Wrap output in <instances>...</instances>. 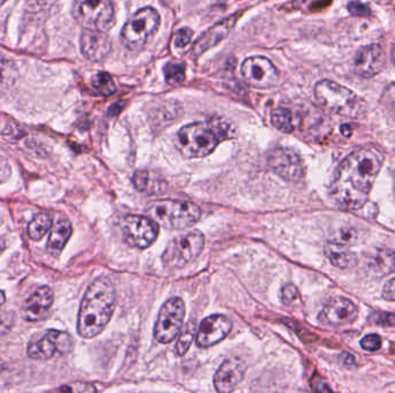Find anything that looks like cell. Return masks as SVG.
<instances>
[{"label":"cell","instance_id":"1","mask_svg":"<svg viewBox=\"0 0 395 393\" xmlns=\"http://www.w3.org/2000/svg\"><path fill=\"white\" fill-rule=\"evenodd\" d=\"M382 158L373 149H358L341 161L330 184V197L340 209L360 210L382 170Z\"/></svg>","mask_w":395,"mask_h":393},{"label":"cell","instance_id":"2","mask_svg":"<svg viewBox=\"0 0 395 393\" xmlns=\"http://www.w3.org/2000/svg\"><path fill=\"white\" fill-rule=\"evenodd\" d=\"M114 285L100 277L88 287L79 312L78 332L84 338H94L103 331L114 314L116 302Z\"/></svg>","mask_w":395,"mask_h":393},{"label":"cell","instance_id":"3","mask_svg":"<svg viewBox=\"0 0 395 393\" xmlns=\"http://www.w3.org/2000/svg\"><path fill=\"white\" fill-rule=\"evenodd\" d=\"M314 96L325 110L339 116L357 118L366 110L362 97L334 81H319L314 87Z\"/></svg>","mask_w":395,"mask_h":393},{"label":"cell","instance_id":"4","mask_svg":"<svg viewBox=\"0 0 395 393\" xmlns=\"http://www.w3.org/2000/svg\"><path fill=\"white\" fill-rule=\"evenodd\" d=\"M147 217L169 229H184L200 220L201 210L188 201L161 200L153 202L146 210Z\"/></svg>","mask_w":395,"mask_h":393},{"label":"cell","instance_id":"5","mask_svg":"<svg viewBox=\"0 0 395 393\" xmlns=\"http://www.w3.org/2000/svg\"><path fill=\"white\" fill-rule=\"evenodd\" d=\"M220 142L214 127L207 123H193L181 127L176 145L185 158L206 157Z\"/></svg>","mask_w":395,"mask_h":393},{"label":"cell","instance_id":"6","mask_svg":"<svg viewBox=\"0 0 395 393\" xmlns=\"http://www.w3.org/2000/svg\"><path fill=\"white\" fill-rule=\"evenodd\" d=\"M161 18L155 8L143 7L127 20L122 29V42L131 51H139L159 29Z\"/></svg>","mask_w":395,"mask_h":393},{"label":"cell","instance_id":"7","mask_svg":"<svg viewBox=\"0 0 395 393\" xmlns=\"http://www.w3.org/2000/svg\"><path fill=\"white\" fill-rule=\"evenodd\" d=\"M205 246V237L200 231L185 233L169 242L162 255V262L169 269H179L195 261Z\"/></svg>","mask_w":395,"mask_h":393},{"label":"cell","instance_id":"8","mask_svg":"<svg viewBox=\"0 0 395 393\" xmlns=\"http://www.w3.org/2000/svg\"><path fill=\"white\" fill-rule=\"evenodd\" d=\"M73 16L86 30L105 34L115 25V7L110 1H75Z\"/></svg>","mask_w":395,"mask_h":393},{"label":"cell","instance_id":"9","mask_svg":"<svg viewBox=\"0 0 395 393\" xmlns=\"http://www.w3.org/2000/svg\"><path fill=\"white\" fill-rule=\"evenodd\" d=\"M185 303L179 298H172L163 305L155 324V338L161 344L171 342L183 329Z\"/></svg>","mask_w":395,"mask_h":393},{"label":"cell","instance_id":"10","mask_svg":"<svg viewBox=\"0 0 395 393\" xmlns=\"http://www.w3.org/2000/svg\"><path fill=\"white\" fill-rule=\"evenodd\" d=\"M124 240L131 247L148 248L159 236V225L149 217L129 215L120 222Z\"/></svg>","mask_w":395,"mask_h":393},{"label":"cell","instance_id":"11","mask_svg":"<svg viewBox=\"0 0 395 393\" xmlns=\"http://www.w3.org/2000/svg\"><path fill=\"white\" fill-rule=\"evenodd\" d=\"M242 75L250 86L258 89L274 87L280 79L276 66L269 59L261 55L245 59L242 64Z\"/></svg>","mask_w":395,"mask_h":393},{"label":"cell","instance_id":"12","mask_svg":"<svg viewBox=\"0 0 395 393\" xmlns=\"http://www.w3.org/2000/svg\"><path fill=\"white\" fill-rule=\"evenodd\" d=\"M71 349L72 340L67 333L49 330L30 342L28 355L35 360H49L56 353L65 354Z\"/></svg>","mask_w":395,"mask_h":393},{"label":"cell","instance_id":"13","mask_svg":"<svg viewBox=\"0 0 395 393\" xmlns=\"http://www.w3.org/2000/svg\"><path fill=\"white\" fill-rule=\"evenodd\" d=\"M267 161L273 171L285 180L296 182L304 175V164L292 149H274L269 152Z\"/></svg>","mask_w":395,"mask_h":393},{"label":"cell","instance_id":"14","mask_svg":"<svg viewBox=\"0 0 395 393\" xmlns=\"http://www.w3.org/2000/svg\"><path fill=\"white\" fill-rule=\"evenodd\" d=\"M357 316L358 308L353 301L346 298H334L321 310L318 321L323 326H342L353 323Z\"/></svg>","mask_w":395,"mask_h":393},{"label":"cell","instance_id":"15","mask_svg":"<svg viewBox=\"0 0 395 393\" xmlns=\"http://www.w3.org/2000/svg\"><path fill=\"white\" fill-rule=\"evenodd\" d=\"M233 323L227 316L212 315L201 322L197 333L199 347H211L222 342L231 333Z\"/></svg>","mask_w":395,"mask_h":393},{"label":"cell","instance_id":"16","mask_svg":"<svg viewBox=\"0 0 395 393\" xmlns=\"http://www.w3.org/2000/svg\"><path fill=\"white\" fill-rule=\"evenodd\" d=\"M386 55L382 46L378 44H370L363 46L357 52L354 62L356 74L363 79L376 76L385 66Z\"/></svg>","mask_w":395,"mask_h":393},{"label":"cell","instance_id":"17","mask_svg":"<svg viewBox=\"0 0 395 393\" xmlns=\"http://www.w3.org/2000/svg\"><path fill=\"white\" fill-rule=\"evenodd\" d=\"M244 375L245 364L238 358L228 359L215 374V389L219 393H231L242 382Z\"/></svg>","mask_w":395,"mask_h":393},{"label":"cell","instance_id":"18","mask_svg":"<svg viewBox=\"0 0 395 393\" xmlns=\"http://www.w3.org/2000/svg\"><path fill=\"white\" fill-rule=\"evenodd\" d=\"M82 55L91 62H103L111 52V41L104 32L84 30L80 39Z\"/></svg>","mask_w":395,"mask_h":393},{"label":"cell","instance_id":"19","mask_svg":"<svg viewBox=\"0 0 395 393\" xmlns=\"http://www.w3.org/2000/svg\"><path fill=\"white\" fill-rule=\"evenodd\" d=\"M53 302V292L48 286L37 288L25 302L23 316L27 321L35 322L46 317Z\"/></svg>","mask_w":395,"mask_h":393},{"label":"cell","instance_id":"20","mask_svg":"<svg viewBox=\"0 0 395 393\" xmlns=\"http://www.w3.org/2000/svg\"><path fill=\"white\" fill-rule=\"evenodd\" d=\"M236 21L237 16L231 15L212 27L211 29L201 36V39H198L195 42V46H193V53L195 55H201L204 52L219 44L222 39L229 35V32L233 29Z\"/></svg>","mask_w":395,"mask_h":393},{"label":"cell","instance_id":"21","mask_svg":"<svg viewBox=\"0 0 395 393\" xmlns=\"http://www.w3.org/2000/svg\"><path fill=\"white\" fill-rule=\"evenodd\" d=\"M71 236L72 225L70 220L65 217L59 218L52 227L49 241H48V246H46L48 252L51 255H55V256L60 254Z\"/></svg>","mask_w":395,"mask_h":393},{"label":"cell","instance_id":"22","mask_svg":"<svg viewBox=\"0 0 395 393\" xmlns=\"http://www.w3.org/2000/svg\"><path fill=\"white\" fill-rule=\"evenodd\" d=\"M371 272L382 277L395 271V253L389 248H378L370 255L368 262Z\"/></svg>","mask_w":395,"mask_h":393},{"label":"cell","instance_id":"23","mask_svg":"<svg viewBox=\"0 0 395 393\" xmlns=\"http://www.w3.org/2000/svg\"><path fill=\"white\" fill-rule=\"evenodd\" d=\"M133 185L139 192L148 195H156L167 189V184L162 178L146 170H139L134 173Z\"/></svg>","mask_w":395,"mask_h":393},{"label":"cell","instance_id":"24","mask_svg":"<svg viewBox=\"0 0 395 393\" xmlns=\"http://www.w3.org/2000/svg\"><path fill=\"white\" fill-rule=\"evenodd\" d=\"M325 254L330 263L339 269H348L356 263V256L353 252H350L348 246L333 240L328 242V245L325 246Z\"/></svg>","mask_w":395,"mask_h":393},{"label":"cell","instance_id":"25","mask_svg":"<svg viewBox=\"0 0 395 393\" xmlns=\"http://www.w3.org/2000/svg\"><path fill=\"white\" fill-rule=\"evenodd\" d=\"M52 227V218L48 213H39L34 217L33 220L28 225V236L39 241Z\"/></svg>","mask_w":395,"mask_h":393},{"label":"cell","instance_id":"26","mask_svg":"<svg viewBox=\"0 0 395 393\" xmlns=\"http://www.w3.org/2000/svg\"><path fill=\"white\" fill-rule=\"evenodd\" d=\"M198 333V326L195 321H190V322L185 326L184 329L181 330V335H179V342L176 345V351L179 355H183L188 351V348L191 346L192 342L195 340V337Z\"/></svg>","mask_w":395,"mask_h":393},{"label":"cell","instance_id":"27","mask_svg":"<svg viewBox=\"0 0 395 393\" xmlns=\"http://www.w3.org/2000/svg\"><path fill=\"white\" fill-rule=\"evenodd\" d=\"M91 86L102 96H111L116 93V84L110 74L101 72L91 79Z\"/></svg>","mask_w":395,"mask_h":393},{"label":"cell","instance_id":"28","mask_svg":"<svg viewBox=\"0 0 395 393\" xmlns=\"http://www.w3.org/2000/svg\"><path fill=\"white\" fill-rule=\"evenodd\" d=\"M273 126L283 133H292L294 131V123L290 111L285 109H276L271 114Z\"/></svg>","mask_w":395,"mask_h":393},{"label":"cell","instance_id":"29","mask_svg":"<svg viewBox=\"0 0 395 393\" xmlns=\"http://www.w3.org/2000/svg\"><path fill=\"white\" fill-rule=\"evenodd\" d=\"M165 80L169 84L177 86L184 82L185 80V66L184 64L179 62H169L165 65L164 69Z\"/></svg>","mask_w":395,"mask_h":393},{"label":"cell","instance_id":"30","mask_svg":"<svg viewBox=\"0 0 395 393\" xmlns=\"http://www.w3.org/2000/svg\"><path fill=\"white\" fill-rule=\"evenodd\" d=\"M49 393H98V390L93 384L75 382V383H68L57 387L55 390L50 391Z\"/></svg>","mask_w":395,"mask_h":393},{"label":"cell","instance_id":"31","mask_svg":"<svg viewBox=\"0 0 395 393\" xmlns=\"http://www.w3.org/2000/svg\"><path fill=\"white\" fill-rule=\"evenodd\" d=\"M370 321L373 324L382 326H394L395 315L391 313H384V312H375L370 316Z\"/></svg>","mask_w":395,"mask_h":393},{"label":"cell","instance_id":"32","mask_svg":"<svg viewBox=\"0 0 395 393\" xmlns=\"http://www.w3.org/2000/svg\"><path fill=\"white\" fill-rule=\"evenodd\" d=\"M358 238V232L354 227H346V229H341L339 232V236L333 241L339 242L344 246L353 245L354 242H356Z\"/></svg>","mask_w":395,"mask_h":393},{"label":"cell","instance_id":"33","mask_svg":"<svg viewBox=\"0 0 395 393\" xmlns=\"http://www.w3.org/2000/svg\"><path fill=\"white\" fill-rule=\"evenodd\" d=\"M382 103L389 112H392L395 116V82L386 88L384 94H382Z\"/></svg>","mask_w":395,"mask_h":393},{"label":"cell","instance_id":"34","mask_svg":"<svg viewBox=\"0 0 395 393\" xmlns=\"http://www.w3.org/2000/svg\"><path fill=\"white\" fill-rule=\"evenodd\" d=\"M363 349L368 352H377L382 347V338L378 335H368L361 340Z\"/></svg>","mask_w":395,"mask_h":393},{"label":"cell","instance_id":"35","mask_svg":"<svg viewBox=\"0 0 395 393\" xmlns=\"http://www.w3.org/2000/svg\"><path fill=\"white\" fill-rule=\"evenodd\" d=\"M282 301L287 306H290L292 303L296 302L298 299H299V294H298L297 288H296L292 284H288L285 285L283 288H282Z\"/></svg>","mask_w":395,"mask_h":393},{"label":"cell","instance_id":"36","mask_svg":"<svg viewBox=\"0 0 395 393\" xmlns=\"http://www.w3.org/2000/svg\"><path fill=\"white\" fill-rule=\"evenodd\" d=\"M193 32L190 28H183L176 34L175 44L177 48H185L188 43L191 42Z\"/></svg>","mask_w":395,"mask_h":393},{"label":"cell","instance_id":"37","mask_svg":"<svg viewBox=\"0 0 395 393\" xmlns=\"http://www.w3.org/2000/svg\"><path fill=\"white\" fill-rule=\"evenodd\" d=\"M348 11L355 16H369L371 14L370 7L358 1H351L348 4Z\"/></svg>","mask_w":395,"mask_h":393},{"label":"cell","instance_id":"38","mask_svg":"<svg viewBox=\"0 0 395 393\" xmlns=\"http://www.w3.org/2000/svg\"><path fill=\"white\" fill-rule=\"evenodd\" d=\"M12 168L6 158L0 156V184L6 182L10 179Z\"/></svg>","mask_w":395,"mask_h":393},{"label":"cell","instance_id":"39","mask_svg":"<svg viewBox=\"0 0 395 393\" xmlns=\"http://www.w3.org/2000/svg\"><path fill=\"white\" fill-rule=\"evenodd\" d=\"M382 297L389 301H395V278L386 284L382 291Z\"/></svg>","mask_w":395,"mask_h":393},{"label":"cell","instance_id":"40","mask_svg":"<svg viewBox=\"0 0 395 393\" xmlns=\"http://www.w3.org/2000/svg\"><path fill=\"white\" fill-rule=\"evenodd\" d=\"M312 387H313V390L316 393H333L330 385L325 380H319V378L313 380Z\"/></svg>","mask_w":395,"mask_h":393},{"label":"cell","instance_id":"41","mask_svg":"<svg viewBox=\"0 0 395 393\" xmlns=\"http://www.w3.org/2000/svg\"><path fill=\"white\" fill-rule=\"evenodd\" d=\"M13 323L12 313H0V330H8Z\"/></svg>","mask_w":395,"mask_h":393},{"label":"cell","instance_id":"42","mask_svg":"<svg viewBox=\"0 0 395 393\" xmlns=\"http://www.w3.org/2000/svg\"><path fill=\"white\" fill-rule=\"evenodd\" d=\"M341 358H342V362H344V364H346V366H353V364H355V358H354V355L348 354V353H344Z\"/></svg>","mask_w":395,"mask_h":393},{"label":"cell","instance_id":"43","mask_svg":"<svg viewBox=\"0 0 395 393\" xmlns=\"http://www.w3.org/2000/svg\"><path fill=\"white\" fill-rule=\"evenodd\" d=\"M341 133H342V135H344V138H350V136L353 135V129H351L350 125L344 124V125L341 126Z\"/></svg>","mask_w":395,"mask_h":393},{"label":"cell","instance_id":"44","mask_svg":"<svg viewBox=\"0 0 395 393\" xmlns=\"http://www.w3.org/2000/svg\"><path fill=\"white\" fill-rule=\"evenodd\" d=\"M5 299H6L5 293H4L3 291H0V307L3 306Z\"/></svg>","mask_w":395,"mask_h":393},{"label":"cell","instance_id":"45","mask_svg":"<svg viewBox=\"0 0 395 393\" xmlns=\"http://www.w3.org/2000/svg\"><path fill=\"white\" fill-rule=\"evenodd\" d=\"M392 58H393V62H394V64H395V44H394V46H393V48H392Z\"/></svg>","mask_w":395,"mask_h":393},{"label":"cell","instance_id":"46","mask_svg":"<svg viewBox=\"0 0 395 393\" xmlns=\"http://www.w3.org/2000/svg\"><path fill=\"white\" fill-rule=\"evenodd\" d=\"M4 3H5V1H0V6H1V5H4Z\"/></svg>","mask_w":395,"mask_h":393},{"label":"cell","instance_id":"47","mask_svg":"<svg viewBox=\"0 0 395 393\" xmlns=\"http://www.w3.org/2000/svg\"><path fill=\"white\" fill-rule=\"evenodd\" d=\"M1 251H3V247H1V246H0V253H1Z\"/></svg>","mask_w":395,"mask_h":393}]
</instances>
